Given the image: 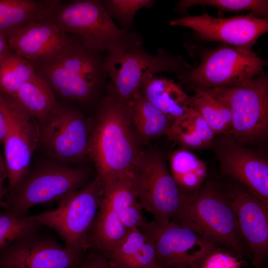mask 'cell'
<instances>
[{
	"label": "cell",
	"mask_w": 268,
	"mask_h": 268,
	"mask_svg": "<svg viewBox=\"0 0 268 268\" xmlns=\"http://www.w3.org/2000/svg\"><path fill=\"white\" fill-rule=\"evenodd\" d=\"M172 221L189 227L214 246H224L238 253L248 249L231 203L226 194L214 185L183 192L179 212Z\"/></svg>",
	"instance_id": "7a4b0ae2"
},
{
	"label": "cell",
	"mask_w": 268,
	"mask_h": 268,
	"mask_svg": "<svg viewBox=\"0 0 268 268\" xmlns=\"http://www.w3.org/2000/svg\"><path fill=\"white\" fill-rule=\"evenodd\" d=\"M13 97L39 124L46 121L59 106L52 90L37 73Z\"/></svg>",
	"instance_id": "cb8c5ba5"
},
{
	"label": "cell",
	"mask_w": 268,
	"mask_h": 268,
	"mask_svg": "<svg viewBox=\"0 0 268 268\" xmlns=\"http://www.w3.org/2000/svg\"><path fill=\"white\" fill-rule=\"evenodd\" d=\"M215 134L194 108L174 120L166 135L185 148L200 149L210 145Z\"/></svg>",
	"instance_id": "d4e9b609"
},
{
	"label": "cell",
	"mask_w": 268,
	"mask_h": 268,
	"mask_svg": "<svg viewBox=\"0 0 268 268\" xmlns=\"http://www.w3.org/2000/svg\"><path fill=\"white\" fill-rule=\"evenodd\" d=\"M153 242L157 265L200 267L214 246L189 227L174 221H144L139 228Z\"/></svg>",
	"instance_id": "7c38bea8"
},
{
	"label": "cell",
	"mask_w": 268,
	"mask_h": 268,
	"mask_svg": "<svg viewBox=\"0 0 268 268\" xmlns=\"http://www.w3.org/2000/svg\"><path fill=\"white\" fill-rule=\"evenodd\" d=\"M152 268H163V267H162L161 266H159L158 265H156V266H155V267H153Z\"/></svg>",
	"instance_id": "ab89813d"
},
{
	"label": "cell",
	"mask_w": 268,
	"mask_h": 268,
	"mask_svg": "<svg viewBox=\"0 0 268 268\" xmlns=\"http://www.w3.org/2000/svg\"><path fill=\"white\" fill-rule=\"evenodd\" d=\"M171 26L193 30L200 38L234 47L251 49L260 36L268 31V19L252 13L227 18L207 13L186 15L171 20Z\"/></svg>",
	"instance_id": "5bb4252c"
},
{
	"label": "cell",
	"mask_w": 268,
	"mask_h": 268,
	"mask_svg": "<svg viewBox=\"0 0 268 268\" xmlns=\"http://www.w3.org/2000/svg\"><path fill=\"white\" fill-rule=\"evenodd\" d=\"M51 19L64 32L78 35L86 47L97 52L114 54L142 45L137 34L118 27L100 0L61 1Z\"/></svg>",
	"instance_id": "3957f363"
},
{
	"label": "cell",
	"mask_w": 268,
	"mask_h": 268,
	"mask_svg": "<svg viewBox=\"0 0 268 268\" xmlns=\"http://www.w3.org/2000/svg\"><path fill=\"white\" fill-rule=\"evenodd\" d=\"M78 268H119L101 253L92 250L87 253Z\"/></svg>",
	"instance_id": "836d02e7"
},
{
	"label": "cell",
	"mask_w": 268,
	"mask_h": 268,
	"mask_svg": "<svg viewBox=\"0 0 268 268\" xmlns=\"http://www.w3.org/2000/svg\"><path fill=\"white\" fill-rule=\"evenodd\" d=\"M7 178V174L4 159L2 157L0 152V193L4 191L3 184L4 180Z\"/></svg>",
	"instance_id": "d590c367"
},
{
	"label": "cell",
	"mask_w": 268,
	"mask_h": 268,
	"mask_svg": "<svg viewBox=\"0 0 268 268\" xmlns=\"http://www.w3.org/2000/svg\"><path fill=\"white\" fill-rule=\"evenodd\" d=\"M200 268H239L237 260L229 254L213 251L205 258Z\"/></svg>",
	"instance_id": "d6a6232c"
},
{
	"label": "cell",
	"mask_w": 268,
	"mask_h": 268,
	"mask_svg": "<svg viewBox=\"0 0 268 268\" xmlns=\"http://www.w3.org/2000/svg\"><path fill=\"white\" fill-rule=\"evenodd\" d=\"M7 129L3 142L4 161L10 193L29 173L35 148L39 141V126L13 96L0 92Z\"/></svg>",
	"instance_id": "8fae6325"
},
{
	"label": "cell",
	"mask_w": 268,
	"mask_h": 268,
	"mask_svg": "<svg viewBox=\"0 0 268 268\" xmlns=\"http://www.w3.org/2000/svg\"><path fill=\"white\" fill-rule=\"evenodd\" d=\"M7 129L6 115L0 97V145L3 143Z\"/></svg>",
	"instance_id": "e575fe53"
},
{
	"label": "cell",
	"mask_w": 268,
	"mask_h": 268,
	"mask_svg": "<svg viewBox=\"0 0 268 268\" xmlns=\"http://www.w3.org/2000/svg\"><path fill=\"white\" fill-rule=\"evenodd\" d=\"M106 257L119 268H152L157 265L155 246L139 228L129 230Z\"/></svg>",
	"instance_id": "44dd1931"
},
{
	"label": "cell",
	"mask_w": 268,
	"mask_h": 268,
	"mask_svg": "<svg viewBox=\"0 0 268 268\" xmlns=\"http://www.w3.org/2000/svg\"><path fill=\"white\" fill-rule=\"evenodd\" d=\"M131 124L129 102L112 95L102 102L88 147L101 186L133 174L141 159Z\"/></svg>",
	"instance_id": "6da1fadb"
},
{
	"label": "cell",
	"mask_w": 268,
	"mask_h": 268,
	"mask_svg": "<svg viewBox=\"0 0 268 268\" xmlns=\"http://www.w3.org/2000/svg\"><path fill=\"white\" fill-rule=\"evenodd\" d=\"M194 6H209L221 12L250 11L258 17L268 13L267 0H182L178 2L177 8L185 12Z\"/></svg>",
	"instance_id": "4dcf8cb0"
},
{
	"label": "cell",
	"mask_w": 268,
	"mask_h": 268,
	"mask_svg": "<svg viewBox=\"0 0 268 268\" xmlns=\"http://www.w3.org/2000/svg\"><path fill=\"white\" fill-rule=\"evenodd\" d=\"M174 268H200V267H191V266H180Z\"/></svg>",
	"instance_id": "74e56055"
},
{
	"label": "cell",
	"mask_w": 268,
	"mask_h": 268,
	"mask_svg": "<svg viewBox=\"0 0 268 268\" xmlns=\"http://www.w3.org/2000/svg\"><path fill=\"white\" fill-rule=\"evenodd\" d=\"M103 198L96 177L60 200L58 207L33 215L35 219L54 230L65 246L87 252V236Z\"/></svg>",
	"instance_id": "8992f818"
},
{
	"label": "cell",
	"mask_w": 268,
	"mask_h": 268,
	"mask_svg": "<svg viewBox=\"0 0 268 268\" xmlns=\"http://www.w3.org/2000/svg\"><path fill=\"white\" fill-rule=\"evenodd\" d=\"M267 64L251 49L223 44L203 53L183 80L210 89L230 87L264 73Z\"/></svg>",
	"instance_id": "ba28073f"
},
{
	"label": "cell",
	"mask_w": 268,
	"mask_h": 268,
	"mask_svg": "<svg viewBox=\"0 0 268 268\" xmlns=\"http://www.w3.org/2000/svg\"><path fill=\"white\" fill-rule=\"evenodd\" d=\"M102 62L104 71L111 80V95L126 102L139 91L148 77L156 73L173 72L183 79L189 72V66L182 58L163 50L152 55L143 49L142 45L118 53L107 54Z\"/></svg>",
	"instance_id": "5b68a950"
},
{
	"label": "cell",
	"mask_w": 268,
	"mask_h": 268,
	"mask_svg": "<svg viewBox=\"0 0 268 268\" xmlns=\"http://www.w3.org/2000/svg\"><path fill=\"white\" fill-rule=\"evenodd\" d=\"M139 91L172 122L193 108L190 96L181 86L165 77L155 75L148 77Z\"/></svg>",
	"instance_id": "ffe728a7"
},
{
	"label": "cell",
	"mask_w": 268,
	"mask_h": 268,
	"mask_svg": "<svg viewBox=\"0 0 268 268\" xmlns=\"http://www.w3.org/2000/svg\"><path fill=\"white\" fill-rule=\"evenodd\" d=\"M44 227L32 215L7 211L0 214V251L12 243L39 233Z\"/></svg>",
	"instance_id": "f546056e"
},
{
	"label": "cell",
	"mask_w": 268,
	"mask_h": 268,
	"mask_svg": "<svg viewBox=\"0 0 268 268\" xmlns=\"http://www.w3.org/2000/svg\"><path fill=\"white\" fill-rule=\"evenodd\" d=\"M103 200L119 215L128 230L140 228L145 221L143 209L135 192L133 174L102 186Z\"/></svg>",
	"instance_id": "7402d4cb"
},
{
	"label": "cell",
	"mask_w": 268,
	"mask_h": 268,
	"mask_svg": "<svg viewBox=\"0 0 268 268\" xmlns=\"http://www.w3.org/2000/svg\"><path fill=\"white\" fill-rule=\"evenodd\" d=\"M86 255L39 232L0 251V268H78Z\"/></svg>",
	"instance_id": "4fadbf2b"
},
{
	"label": "cell",
	"mask_w": 268,
	"mask_h": 268,
	"mask_svg": "<svg viewBox=\"0 0 268 268\" xmlns=\"http://www.w3.org/2000/svg\"><path fill=\"white\" fill-rule=\"evenodd\" d=\"M128 230L103 198L87 236L88 250L107 257L124 238Z\"/></svg>",
	"instance_id": "603a6c76"
},
{
	"label": "cell",
	"mask_w": 268,
	"mask_h": 268,
	"mask_svg": "<svg viewBox=\"0 0 268 268\" xmlns=\"http://www.w3.org/2000/svg\"><path fill=\"white\" fill-rule=\"evenodd\" d=\"M72 41L51 18L19 29L7 43L9 49L34 66L57 58Z\"/></svg>",
	"instance_id": "e0dca14e"
},
{
	"label": "cell",
	"mask_w": 268,
	"mask_h": 268,
	"mask_svg": "<svg viewBox=\"0 0 268 268\" xmlns=\"http://www.w3.org/2000/svg\"><path fill=\"white\" fill-rule=\"evenodd\" d=\"M233 208L241 236L259 268L268 253V204L242 186H234L225 194Z\"/></svg>",
	"instance_id": "2e32d148"
},
{
	"label": "cell",
	"mask_w": 268,
	"mask_h": 268,
	"mask_svg": "<svg viewBox=\"0 0 268 268\" xmlns=\"http://www.w3.org/2000/svg\"><path fill=\"white\" fill-rule=\"evenodd\" d=\"M134 188L143 209L154 220L164 223L174 219L183 196L169 170L162 155L143 154L133 173Z\"/></svg>",
	"instance_id": "30bf717a"
},
{
	"label": "cell",
	"mask_w": 268,
	"mask_h": 268,
	"mask_svg": "<svg viewBox=\"0 0 268 268\" xmlns=\"http://www.w3.org/2000/svg\"><path fill=\"white\" fill-rule=\"evenodd\" d=\"M9 49L7 41L0 33V59Z\"/></svg>",
	"instance_id": "8d00e7d4"
},
{
	"label": "cell",
	"mask_w": 268,
	"mask_h": 268,
	"mask_svg": "<svg viewBox=\"0 0 268 268\" xmlns=\"http://www.w3.org/2000/svg\"><path fill=\"white\" fill-rule=\"evenodd\" d=\"M85 169L59 164L42 166L28 173L19 186L10 193L6 203L7 211L25 214L39 204L60 201L88 182Z\"/></svg>",
	"instance_id": "52a82bcc"
},
{
	"label": "cell",
	"mask_w": 268,
	"mask_h": 268,
	"mask_svg": "<svg viewBox=\"0 0 268 268\" xmlns=\"http://www.w3.org/2000/svg\"><path fill=\"white\" fill-rule=\"evenodd\" d=\"M224 173L268 204V162L261 155L230 139L218 149Z\"/></svg>",
	"instance_id": "ac0fdd59"
},
{
	"label": "cell",
	"mask_w": 268,
	"mask_h": 268,
	"mask_svg": "<svg viewBox=\"0 0 268 268\" xmlns=\"http://www.w3.org/2000/svg\"><path fill=\"white\" fill-rule=\"evenodd\" d=\"M97 53L73 40L58 57L33 67L55 95L85 102L93 95L104 71Z\"/></svg>",
	"instance_id": "277c9868"
},
{
	"label": "cell",
	"mask_w": 268,
	"mask_h": 268,
	"mask_svg": "<svg viewBox=\"0 0 268 268\" xmlns=\"http://www.w3.org/2000/svg\"><path fill=\"white\" fill-rule=\"evenodd\" d=\"M40 125L39 141L54 158L67 162L88 154L90 133L85 120L76 111L59 105Z\"/></svg>",
	"instance_id": "9a60e30c"
},
{
	"label": "cell",
	"mask_w": 268,
	"mask_h": 268,
	"mask_svg": "<svg viewBox=\"0 0 268 268\" xmlns=\"http://www.w3.org/2000/svg\"><path fill=\"white\" fill-rule=\"evenodd\" d=\"M170 172L179 188L183 192L196 191L201 188L207 176L204 163L185 149L171 153Z\"/></svg>",
	"instance_id": "83f0119b"
},
{
	"label": "cell",
	"mask_w": 268,
	"mask_h": 268,
	"mask_svg": "<svg viewBox=\"0 0 268 268\" xmlns=\"http://www.w3.org/2000/svg\"><path fill=\"white\" fill-rule=\"evenodd\" d=\"M129 103L131 123L141 137L152 139L166 135L173 122L146 99L140 91Z\"/></svg>",
	"instance_id": "4316f807"
},
{
	"label": "cell",
	"mask_w": 268,
	"mask_h": 268,
	"mask_svg": "<svg viewBox=\"0 0 268 268\" xmlns=\"http://www.w3.org/2000/svg\"><path fill=\"white\" fill-rule=\"evenodd\" d=\"M5 192H6V190H5L4 191H3L2 192L0 193V202L1 200L2 199V198H3V196L5 194Z\"/></svg>",
	"instance_id": "f35d334b"
},
{
	"label": "cell",
	"mask_w": 268,
	"mask_h": 268,
	"mask_svg": "<svg viewBox=\"0 0 268 268\" xmlns=\"http://www.w3.org/2000/svg\"><path fill=\"white\" fill-rule=\"evenodd\" d=\"M228 106L233 137L248 142L262 138L268 129V77L266 73L227 88H212Z\"/></svg>",
	"instance_id": "9c48e42d"
},
{
	"label": "cell",
	"mask_w": 268,
	"mask_h": 268,
	"mask_svg": "<svg viewBox=\"0 0 268 268\" xmlns=\"http://www.w3.org/2000/svg\"><path fill=\"white\" fill-rule=\"evenodd\" d=\"M190 98L193 108L214 134H231L232 117L229 108L211 89L195 86V93Z\"/></svg>",
	"instance_id": "484cf974"
},
{
	"label": "cell",
	"mask_w": 268,
	"mask_h": 268,
	"mask_svg": "<svg viewBox=\"0 0 268 268\" xmlns=\"http://www.w3.org/2000/svg\"><path fill=\"white\" fill-rule=\"evenodd\" d=\"M59 0H0V33L7 41L19 29L52 17Z\"/></svg>",
	"instance_id": "d6986e66"
},
{
	"label": "cell",
	"mask_w": 268,
	"mask_h": 268,
	"mask_svg": "<svg viewBox=\"0 0 268 268\" xmlns=\"http://www.w3.org/2000/svg\"><path fill=\"white\" fill-rule=\"evenodd\" d=\"M36 74L31 64L9 49L0 59V92L14 96Z\"/></svg>",
	"instance_id": "f1b7e54d"
},
{
	"label": "cell",
	"mask_w": 268,
	"mask_h": 268,
	"mask_svg": "<svg viewBox=\"0 0 268 268\" xmlns=\"http://www.w3.org/2000/svg\"><path fill=\"white\" fill-rule=\"evenodd\" d=\"M154 2L151 0H105L102 3L110 16L118 20L127 31L126 28L132 26L135 13L142 8L151 7Z\"/></svg>",
	"instance_id": "1f68e13d"
}]
</instances>
